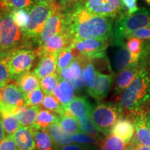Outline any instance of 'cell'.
Masks as SVG:
<instances>
[{"label": "cell", "instance_id": "6da1fadb", "mask_svg": "<svg viewBox=\"0 0 150 150\" xmlns=\"http://www.w3.org/2000/svg\"><path fill=\"white\" fill-rule=\"evenodd\" d=\"M65 14L66 29L73 42L89 38L109 39L112 37L115 18L93 13L81 3Z\"/></svg>", "mask_w": 150, "mask_h": 150}, {"label": "cell", "instance_id": "7a4b0ae2", "mask_svg": "<svg viewBox=\"0 0 150 150\" xmlns=\"http://www.w3.org/2000/svg\"><path fill=\"white\" fill-rule=\"evenodd\" d=\"M142 68L128 87L121 94L117 106L123 115H135L150 102V65Z\"/></svg>", "mask_w": 150, "mask_h": 150}, {"label": "cell", "instance_id": "3957f363", "mask_svg": "<svg viewBox=\"0 0 150 150\" xmlns=\"http://www.w3.org/2000/svg\"><path fill=\"white\" fill-rule=\"evenodd\" d=\"M150 26V9L140 8L134 14L128 15L125 11L117 16L114 22L112 42L114 45L125 42V40L136 30Z\"/></svg>", "mask_w": 150, "mask_h": 150}, {"label": "cell", "instance_id": "277c9868", "mask_svg": "<svg viewBox=\"0 0 150 150\" xmlns=\"http://www.w3.org/2000/svg\"><path fill=\"white\" fill-rule=\"evenodd\" d=\"M59 8V5L54 4H37L29 11V21L23 33L25 40L29 43L33 41L37 45L43 28L48 18L56 9Z\"/></svg>", "mask_w": 150, "mask_h": 150}, {"label": "cell", "instance_id": "5b68a950", "mask_svg": "<svg viewBox=\"0 0 150 150\" xmlns=\"http://www.w3.org/2000/svg\"><path fill=\"white\" fill-rule=\"evenodd\" d=\"M36 57V51L30 47H19L9 52L6 56V63L11 81H16L21 75L29 72Z\"/></svg>", "mask_w": 150, "mask_h": 150}, {"label": "cell", "instance_id": "8992f818", "mask_svg": "<svg viewBox=\"0 0 150 150\" xmlns=\"http://www.w3.org/2000/svg\"><path fill=\"white\" fill-rule=\"evenodd\" d=\"M23 41L27 44L23 31L15 23L11 11L5 10L1 24L0 52L8 54L15 49L22 47Z\"/></svg>", "mask_w": 150, "mask_h": 150}, {"label": "cell", "instance_id": "52a82bcc", "mask_svg": "<svg viewBox=\"0 0 150 150\" xmlns=\"http://www.w3.org/2000/svg\"><path fill=\"white\" fill-rule=\"evenodd\" d=\"M122 115L117 106L104 103H98L93 106L91 113L94 123L105 136L110 134L114 125Z\"/></svg>", "mask_w": 150, "mask_h": 150}, {"label": "cell", "instance_id": "ba28073f", "mask_svg": "<svg viewBox=\"0 0 150 150\" xmlns=\"http://www.w3.org/2000/svg\"><path fill=\"white\" fill-rule=\"evenodd\" d=\"M108 40L109 39H86L73 42L70 47L74 49L76 55L85 56L91 60L101 59L106 57Z\"/></svg>", "mask_w": 150, "mask_h": 150}, {"label": "cell", "instance_id": "9c48e42d", "mask_svg": "<svg viewBox=\"0 0 150 150\" xmlns=\"http://www.w3.org/2000/svg\"><path fill=\"white\" fill-rule=\"evenodd\" d=\"M26 106L23 93L15 83H8L4 88L0 99V112H12L17 108Z\"/></svg>", "mask_w": 150, "mask_h": 150}, {"label": "cell", "instance_id": "30bf717a", "mask_svg": "<svg viewBox=\"0 0 150 150\" xmlns=\"http://www.w3.org/2000/svg\"><path fill=\"white\" fill-rule=\"evenodd\" d=\"M83 6L93 13L115 18L123 11L122 0H85Z\"/></svg>", "mask_w": 150, "mask_h": 150}, {"label": "cell", "instance_id": "8fae6325", "mask_svg": "<svg viewBox=\"0 0 150 150\" xmlns=\"http://www.w3.org/2000/svg\"><path fill=\"white\" fill-rule=\"evenodd\" d=\"M66 29L65 14L63 13L60 8H58L52 13L48 18L45 25L38 40L37 45L39 47L44 45L51 38L59 33L63 32Z\"/></svg>", "mask_w": 150, "mask_h": 150}, {"label": "cell", "instance_id": "7c38bea8", "mask_svg": "<svg viewBox=\"0 0 150 150\" xmlns=\"http://www.w3.org/2000/svg\"><path fill=\"white\" fill-rule=\"evenodd\" d=\"M73 40L66 31H63L54 35L48 41L38 47L37 56L46 54H58L69 47L72 44Z\"/></svg>", "mask_w": 150, "mask_h": 150}, {"label": "cell", "instance_id": "4fadbf2b", "mask_svg": "<svg viewBox=\"0 0 150 150\" xmlns=\"http://www.w3.org/2000/svg\"><path fill=\"white\" fill-rule=\"evenodd\" d=\"M142 63L138 59L134 63L129 65L127 68L119 72L116 78L115 84V93L116 95H121L122 93L134 81L141 70Z\"/></svg>", "mask_w": 150, "mask_h": 150}, {"label": "cell", "instance_id": "5bb4252c", "mask_svg": "<svg viewBox=\"0 0 150 150\" xmlns=\"http://www.w3.org/2000/svg\"><path fill=\"white\" fill-rule=\"evenodd\" d=\"M114 80V74H106L97 72L96 79L89 95L97 101H101L107 96Z\"/></svg>", "mask_w": 150, "mask_h": 150}, {"label": "cell", "instance_id": "9a60e30c", "mask_svg": "<svg viewBox=\"0 0 150 150\" xmlns=\"http://www.w3.org/2000/svg\"><path fill=\"white\" fill-rule=\"evenodd\" d=\"M147 112L140 110L134 115V124L137 141L142 145L150 146V129L147 122Z\"/></svg>", "mask_w": 150, "mask_h": 150}, {"label": "cell", "instance_id": "2e32d148", "mask_svg": "<svg viewBox=\"0 0 150 150\" xmlns=\"http://www.w3.org/2000/svg\"><path fill=\"white\" fill-rule=\"evenodd\" d=\"M57 59L58 54H46L39 56V61L33 72L39 79L57 72Z\"/></svg>", "mask_w": 150, "mask_h": 150}, {"label": "cell", "instance_id": "e0dca14e", "mask_svg": "<svg viewBox=\"0 0 150 150\" xmlns=\"http://www.w3.org/2000/svg\"><path fill=\"white\" fill-rule=\"evenodd\" d=\"M134 133L135 127L134 121L127 116V117H121L116 122L112 127L110 134L120 137L126 143V145H128L132 140Z\"/></svg>", "mask_w": 150, "mask_h": 150}, {"label": "cell", "instance_id": "ac0fdd59", "mask_svg": "<svg viewBox=\"0 0 150 150\" xmlns=\"http://www.w3.org/2000/svg\"><path fill=\"white\" fill-rule=\"evenodd\" d=\"M93 106L85 97H75L68 104L64 106L63 113L79 118L85 115H91Z\"/></svg>", "mask_w": 150, "mask_h": 150}, {"label": "cell", "instance_id": "d6986e66", "mask_svg": "<svg viewBox=\"0 0 150 150\" xmlns=\"http://www.w3.org/2000/svg\"><path fill=\"white\" fill-rule=\"evenodd\" d=\"M115 46L117 48L112 58V66L116 72H120L136 61L127 48L126 43L122 42Z\"/></svg>", "mask_w": 150, "mask_h": 150}, {"label": "cell", "instance_id": "ffe728a7", "mask_svg": "<svg viewBox=\"0 0 150 150\" xmlns=\"http://www.w3.org/2000/svg\"><path fill=\"white\" fill-rule=\"evenodd\" d=\"M18 150H35V142L31 127H22L13 135Z\"/></svg>", "mask_w": 150, "mask_h": 150}, {"label": "cell", "instance_id": "44dd1931", "mask_svg": "<svg viewBox=\"0 0 150 150\" xmlns=\"http://www.w3.org/2000/svg\"><path fill=\"white\" fill-rule=\"evenodd\" d=\"M88 59L85 56L77 55L68 66L57 72L59 78L69 81L79 76L83 73L84 65Z\"/></svg>", "mask_w": 150, "mask_h": 150}, {"label": "cell", "instance_id": "7402d4cb", "mask_svg": "<svg viewBox=\"0 0 150 150\" xmlns=\"http://www.w3.org/2000/svg\"><path fill=\"white\" fill-rule=\"evenodd\" d=\"M40 109V106H24L16 108L13 110V114L22 127H32L35 125Z\"/></svg>", "mask_w": 150, "mask_h": 150}, {"label": "cell", "instance_id": "603a6c76", "mask_svg": "<svg viewBox=\"0 0 150 150\" xmlns=\"http://www.w3.org/2000/svg\"><path fill=\"white\" fill-rule=\"evenodd\" d=\"M53 93L54 96L64 106L75 98L74 89L73 88L72 86L67 81L61 78H59V83L54 89Z\"/></svg>", "mask_w": 150, "mask_h": 150}, {"label": "cell", "instance_id": "cb8c5ba5", "mask_svg": "<svg viewBox=\"0 0 150 150\" xmlns=\"http://www.w3.org/2000/svg\"><path fill=\"white\" fill-rule=\"evenodd\" d=\"M37 150H56V147L48 131L35 125L31 127Z\"/></svg>", "mask_w": 150, "mask_h": 150}, {"label": "cell", "instance_id": "d4e9b609", "mask_svg": "<svg viewBox=\"0 0 150 150\" xmlns=\"http://www.w3.org/2000/svg\"><path fill=\"white\" fill-rule=\"evenodd\" d=\"M45 129L48 131L50 136L52 137L56 148L72 142L70 134L65 131L59 123L52 124Z\"/></svg>", "mask_w": 150, "mask_h": 150}, {"label": "cell", "instance_id": "484cf974", "mask_svg": "<svg viewBox=\"0 0 150 150\" xmlns=\"http://www.w3.org/2000/svg\"><path fill=\"white\" fill-rule=\"evenodd\" d=\"M40 79L34 72H28L16 80V83L22 93H27L40 87Z\"/></svg>", "mask_w": 150, "mask_h": 150}, {"label": "cell", "instance_id": "4316f807", "mask_svg": "<svg viewBox=\"0 0 150 150\" xmlns=\"http://www.w3.org/2000/svg\"><path fill=\"white\" fill-rule=\"evenodd\" d=\"M77 120L79 123L81 131L82 132L93 136L101 140H104L102 136L101 135L102 133L99 131L95 124L94 123L91 115H85L82 117L77 118Z\"/></svg>", "mask_w": 150, "mask_h": 150}, {"label": "cell", "instance_id": "83f0119b", "mask_svg": "<svg viewBox=\"0 0 150 150\" xmlns=\"http://www.w3.org/2000/svg\"><path fill=\"white\" fill-rule=\"evenodd\" d=\"M0 117L7 136L13 135L20 128L21 125L17 119L16 116L12 112H0Z\"/></svg>", "mask_w": 150, "mask_h": 150}, {"label": "cell", "instance_id": "f1b7e54d", "mask_svg": "<svg viewBox=\"0 0 150 150\" xmlns=\"http://www.w3.org/2000/svg\"><path fill=\"white\" fill-rule=\"evenodd\" d=\"M59 116L50 110L40 109L38 113L35 126L42 129H47L52 124L58 123Z\"/></svg>", "mask_w": 150, "mask_h": 150}, {"label": "cell", "instance_id": "f546056e", "mask_svg": "<svg viewBox=\"0 0 150 150\" xmlns=\"http://www.w3.org/2000/svg\"><path fill=\"white\" fill-rule=\"evenodd\" d=\"M59 115L58 123L67 133L73 134L74 133L81 131L78 120H76V118L74 116L65 113L61 114Z\"/></svg>", "mask_w": 150, "mask_h": 150}, {"label": "cell", "instance_id": "4dcf8cb0", "mask_svg": "<svg viewBox=\"0 0 150 150\" xmlns=\"http://www.w3.org/2000/svg\"><path fill=\"white\" fill-rule=\"evenodd\" d=\"M127 145L120 137L110 134L106 136L99 147L101 150H125Z\"/></svg>", "mask_w": 150, "mask_h": 150}, {"label": "cell", "instance_id": "1f68e13d", "mask_svg": "<svg viewBox=\"0 0 150 150\" xmlns=\"http://www.w3.org/2000/svg\"><path fill=\"white\" fill-rule=\"evenodd\" d=\"M97 73V71L95 64L93 63V60L88 59L84 65L83 73H82L88 92L93 88L95 79H96Z\"/></svg>", "mask_w": 150, "mask_h": 150}, {"label": "cell", "instance_id": "d6a6232c", "mask_svg": "<svg viewBox=\"0 0 150 150\" xmlns=\"http://www.w3.org/2000/svg\"><path fill=\"white\" fill-rule=\"evenodd\" d=\"M76 56V52L70 46L60 52L57 59V72L68 66Z\"/></svg>", "mask_w": 150, "mask_h": 150}, {"label": "cell", "instance_id": "836d02e7", "mask_svg": "<svg viewBox=\"0 0 150 150\" xmlns=\"http://www.w3.org/2000/svg\"><path fill=\"white\" fill-rule=\"evenodd\" d=\"M42 106L45 109L54 112L58 115L63 114L64 112V106L52 94H47L45 96Z\"/></svg>", "mask_w": 150, "mask_h": 150}, {"label": "cell", "instance_id": "e575fe53", "mask_svg": "<svg viewBox=\"0 0 150 150\" xmlns=\"http://www.w3.org/2000/svg\"><path fill=\"white\" fill-rule=\"evenodd\" d=\"M34 4L33 0H4L1 6L4 10L9 11L14 9H26L29 11Z\"/></svg>", "mask_w": 150, "mask_h": 150}, {"label": "cell", "instance_id": "d590c367", "mask_svg": "<svg viewBox=\"0 0 150 150\" xmlns=\"http://www.w3.org/2000/svg\"><path fill=\"white\" fill-rule=\"evenodd\" d=\"M71 140L73 143L83 144V145H96L99 147L102 140L83 132H76L71 136Z\"/></svg>", "mask_w": 150, "mask_h": 150}, {"label": "cell", "instance_id": "8d00e7d4", "mask_svg": "<svg viewBox=\"0 0 150 150\" xmlns=\"http://www.w3.org/2000/svg\"><path fill=\"white\" fill-rule=\"evenodd\" d=\"M59 74L57 72L47 75L40 79V88L45 94H53L55 88L59 83Z\"/></svg>", "mask_w": 150, "mask_h": 150}, {"label": "cell", "instance_id": "74e56055", "mask_svg": "<svg viewBox=\"0 0 150 150\" xmlns=\"http://www.w3.org/2000/svg\"><path fill=\"white\" fill-rule=\"evenodd\" d=\"M144 40H142L136 37H131L127 38L126 45L136 61L139 59L142 52L145 42Z\"/></svg>", "mask_w": 150, "mask_h": 150}, {"label": "cell", "instance_id": "f35d334b", "mask_svg": "<svg viewBox=\"0 0 150 150\" xmlns=\"http://www.w3.org/2000/svg\"><path fill=\"white\" fill-rule=\"evenodd\" d=\"M23 95L26 106H40V104H42L43 99L45 97L40 87L33 90V91L29 92V93H23Z\"/></svg>", "mask_w": 150, "mask_h": 150}, {"label": "cell", "instance_id": "ab89813d", "mask_svg": "<svg viewBox=\"0 0 150 150\" xmlns=\"http://www.w3.org/2000/svg\"><path fill=\"white\" fill-rule=\"evenodd\" d=\"M11 13L15 23L24 31L29 21V11L26 9H14L11 11Z\"/></svg>", "mask_w": 150, "mask_h": 150}, {"label": "cell", "instance_id": "60d3db41", "mask_svg": "<svg viewBox=\"0 0 150 150\" xmlns=\"http://www.w3.org/2000/svg\"><path fill=\"white\" fill-rule=\"evenodd\" d=\"M6 53L0 52V84H8L11 81L6 63Z\"/></svg>", "mask_w": 150, "mask_h": 150}, {"label": "cell", "instance_id": "b9f144b4", "mask_svg": "<svg viewBox=\"0 0 150 150\" xmlns=\"http://www.w3.org/2000/svg\"><path fill=\"white\" fill-rule=\"evenodd\" d=\"M98 147L96 145L70 143L56 148V150H98Z\"/></svg>", "mask_w": 150, "mask_h": 150}, {"label": "cell", "instance_id": "7bdbcfd3", "mask_svg": "<svg viewBox=\"0 0 150 150\" xmlns=\"http://www.w3.org/2000/svg\"><path fill=\"white\" fill-rule=\"evenodd\" d=\"M0 150H18L13 135L7 136L0 142Z\"/></svg>", "mask_w": 150, "mask_h": 150}, {"label": "cell", "instance_id": "ee69618b", "mask_svg": "<svg viewBox=\"0 0 150 150\" xmlns=\"http://www.w3.org/2000/svg\"><path fill=\"white\" fill-rule=\"evenodd\" d=\"M122 2L123 5V11L128 15L134 14L139 9L137 6V0H122Z\"/></svg>", "mask_w": 150, "mask_h": 150}, {"label": "cell", "instance_id": "f6af8a7d", "mask_svg": "<svg viewBox=\"0 0 150 150\" xmlns=\"http://www.w3.org/2000/svg\"><path fill=\"white\" fill-rule=\"evenodd\" d=\"M136 37L138 38L142 39V40H149L150 39V26L147 27L142 28L138 30H136L134 32H133L128 37Z\"/></svg>", "mask_w": 150, "mask_h": 150}, {"label": "cell", "instance_id": "bcb514c9", "mask_svg": "<svg viewBox=\"0 0 150 150\" xmlns=\"http://www.w3.org/2000/svg\"><path fill=\"white\" fill-rule=\"evenodd\" d=\"M71 85L72 86L73 88L74 89L75 91L77 93H80V92L83 91V90L85 88V82H84L83 75H80L78 77L73 79L69 81Z\"/></svg>", "mask_w": 150, "mask_h": 150}, {"label": "cell", "instance_id": "7dc6e473", "mask_svg": "<svg viewBox=\"0 0 150 150\" xmlns=\"http://www.w3.org/2000/svg\"><path fill=\"white\" fill-rule=\"evenodd\" d=\"M80 0H56L58 2L59 8H61L63 10L65 8H69L70 7H74L78 4H79Z\"/></svg>", "mask_w": 150, "mask_h": 150}, {"label": "cell", "instance_id": "c3c4849f", "mask_svg": "<svg viewBox=\"0 0 150 150\" xmlns=\"http://www.w3.org/2000/svg\"><path fill=\"white\" fill-rule=\"evenodd\" d=\"M125 150H139L138 147V142H137L136 138H134V139H132L130 141V142L127 145Z\"/></svg>", "mask_w": 150, "mask_h": 150}, {"label": "cell", "instance_id": "681fc988", "mask_svg": "<svg viewBox=\"0 0 150 150\" xmlns=\"http://www.w3.org/2000/svg\"><path fill=\"white\" fill-rule=\"evenodd\" d=\"M6 137V132L4 128L2 121H1V117H0V142L3 139H4Z\"/></svg>", "mask_w": 150, "mask_h": 150}, {"label": "cell", "instance_id": "f907efd6", "mask_svg": "<svg viewBox=\"0 0 150 150\" xmlns=\"http://www.w3.org/2000/svg\"><path fill=\"white\" fill-rule=\"evenodd\" d=\"M37 4H54L56 3V0H33Z\"/></svg>", "mask_w": 150, "mask_h": 150}, {"label": "cell", "instance_id": "816d5d0a", "mask_svg": "<svg viewBox=\"0 0 150 150\" xmlns=\"http://www.w3.org/2000/svg\"><path fill=\"white\" fill-rule=\"evenodd\" d=\"M4 9H3L2 7L0 6V37H1V24H2V19L4 13Z\"/></svg>", "mask_w": 150, "mask_h": 150}, {"label": "cell", "instance_id": "f5cc1de1", "mask_svg": "<svg viewBox=\"0 0 150 150\" xmlns=\"http://www.w3.org/2000/svg\"><path fill=\"white\" fill-rule=\"evenodd\" d=\"M138 142V141H137ZM138 147L139 150H150V146H146L139 143L138 142Z\"/></svg>", "mask_w": 150, "mask_h": 150}, {"label": "cell", "instance_id": "db71d44e", "mask_svg": "<svg viewBox=\"0 0 150 150\" xmlns=\"http://www.w3.org/2000/svg\"><path fill=\"white\" fill-rule=\"evenodd\" d=\"M147 122L148 127H149V128L150 129V112L149 111L147 112Z\"/></svg>", "mask_w": 150, "mask_h": 150}, {"label": "cell", "instance_id": "11a10c76", "mask_svg": "<svg viewBox=\"0 0 150 150\" xmlns=\"http://www.w3.org/2000/svg\"><path fill=\"white\" fill-rule=\"evenodd\" d=\"M7 85V84H6ZM6 84H0V99H1V93H2V91L4 88V87L6 86Z\"/></svg>", "mask_w": 150, "mask_h": 150}, {"label": "cell", "instance_id": "9f6ffc18", "mask_svg": "<svg viewBox=\"0 0 150 150\" xmlns=\"http://www.w3.org/2000/svg\"><path fill=\"white\" fill-rule=\"evenodd\" d=\"M146 2H147L148 4H150V0H145Z\"/></svg>", "mask_w": 150, "mask_h": 150}, {"label": "cell", "instance_id": "6f0895ef", "mask_svg": "<svg viewBox=\"0 0 150 150\" xmlns=\"http://www.w3.org/2000/svg\"><path fill=\"white\" fill-rule=\"evenodd\" d=\"M3 1H4V0H0V6H1V4H2ZM1 7H2V6H1ZM3 9H4V8H3Z\"/></svg>", "mask_w": 150, "mask_h": 150}]
</instances>
